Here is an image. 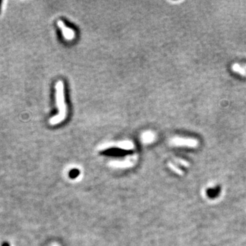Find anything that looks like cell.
<instances>
[{
  "label": "cell",
  "mask_w": 246,
  "mask_h": 246,
  "mask_svg": "<svg viewBox=\"0 0 246 246\" xmlns=\"http://www.w3.org/2000/svg\"><path fill=\"white\" fill-rule=\"evenodd\" d=\"M56 100L58 113L56 116L52 117L49 120L51 125H56L61 123L67 118V108L65 103L64 84L62 81H58L56 86Z\"/></svg>",
  "instance_id": "cell-1"
},
{
  "label": "cell",
  "mask_w": 246,
  "mask_h": 246,
  "mask_svg": "<svg viewBox=\"0 0 246 246\" xmlns=\"http://www.w3.org/2000/svg\"><path fill=\"white\" fill-rule=\"evenodd\" d=\"M170 144L173 146H188L195 147L198 145V141L193 139L174 138L171 139Z\"/></svg>",
  "instance_id": "cell-2"
},
{
  "label": "cell",
  "mask_w": 246,
  "mask_h": 246,
  "mask_svg": "<svg viewBox=\"0 0 246 246\" xmlns=\"http://www.w3.org/2000/svg\"><path fill=\"white\" fill-rule=\"evenodd\" d=\"M116 146L118 148V149H121L127 150H132L134 149V144L133 142L131 141L127 140V141L119 142L116 144H103V146H101L100 147V149L103 150V149H109V148H111V146Z\"/></svg>",
  "instance_id": "cell-3"
},
{
  "label": "cell",
  "mask_w": 246,
  "mask_h": 246,
  "mask_svg": "<svg viewBox=\"0 0 246 246\" xmlns=\"http://www.w3.org/2000/svg\"><path fill=\"white\" fill-rule=\"evenodd\" d=\"M57 26L59 28L62 30V33L63 36H64V39L67 40H72L74 39L75 36V34L74 30L69 28L67 26H65L64 22L62 21H57Z\"/></svg>",
  "instance_id": "cell-4"
},
{
  "label": "cell",
  "mask_w": 246,
  "mask_h": 246,
  "mask_svg": "<svg viewBox=\"0 0 246 246\" xmlns=\"http://www.w3.org/2000/svg\"><path fill=\"white\" fill-rule=\"evenodd\" d=\"M133 162L132 161H128L127 160H125L124 161H113L110 163V166L114 167V168H128V167H131L133 165Z\"/></svg>",
  "instance_id": "cell-5"
},
{
  "label": "cell",
  "mask_w": 246,
  "mask_h": 246,
  "mask_svg": "<svg viewBox=\"0 0 246 246\" xmlns=\"http://www.w3.org/2000/svg\"><path fill=\"white\" fill-rule=\"evenodd\" d=\"M221 191V189L220 187H213V188H210L209 190H207V195L210 198H215L220 195Z\"/></svg>",
  "instance_id": "cell-6"
},
{
  "label": "cell",
  "mask_w": 246,
  "mask_h": 246,
  "mask_svg": "<svg viewBox=\"0 0 246 246\" xmlns=\"http://www.w3.org/2000/svg\"><path fill=\"white\" fill-rule=\"evenodd\" d=\"M154 134L150 132V131H146V132L142 134V140L144 143H150V142L154 140Z\"/></svg>",
  "instance_id": "cell-7"
},
{
  "label": "cell",
  "mask_w": 246,
  "mask_h": 246,
  "mask_svg": "<svg viewBox=\"0 0 246 246\" xmlns=\"http://www.w3.org/2000/svg\"><path fill=\"white\" fill-rule=\"evenodd\" d=\"M232 70H233L234 72L238 73L240 75L245 76L246 77V71L245 70V68H243V67H241V66L237 64H234L232 65Z\"/></svg>",
  "instance_id": "cell-8"
},
{
  "label": "cell",
  "mask_w": 246,
  "mask_h": 246,
  "mask_svg": "<svg viewBox=\"0 0 246 246\" xmlns=\"http://www.w3.org/2000/svg\"><path fill=\"white\" fill-rule=\"evenodd\" d=\"M168 166L169 167V168H170L171 169H173L174 171H175L176 172H177V173H179V174H181V172H180V170H179V169H178L176 166H175L174 165H173V164L172 163H168Z\"/></svg>",
  "instance_id": "cell-9"
},
{
  "label": "cell",
  "mask_w": 246,
  "mask_h": 246,
  "mask_svg": "<svg viewBox=\"0 0 246 246\" xmlns=\"http://www.w3.org/2000/svg\"><path fill=\"white\" fill-rule=\"evenodd\" d=\"M2 246H10V245L8 242H4V243H3Z\"/></svg>",
  "instance_id": "cell-10"
},
{
  "label": "cell",
  "mask_w": 246,
  "mask_h": 246,
  "mask_svg": "<svg viewBox=\"0 0 246 246\" xmlns=\"http://www.w3.org/2000/svg\"><path fill=\"white\" fill-rule=\"evenodd\" d=\"M2 1H0V13H1V8H2Z\"/></svg>",
  "instance_id": "cell-11"
},
{
  "label": "cell",
  "mask_w": 246,
  "mask_h": 246,
  "mask_svg": "<svg viewBox=\"0 0 246 246\" xmlns=\"http://www.w3.org/2000/svg\"><path fill=\"white\" fill-rule=\"evenodd\" d=\"M243 68H245V69H246V64H245L244 66H243Z\"/></svg>",
  "instance_id": "cell-12"
}]
</instances>
